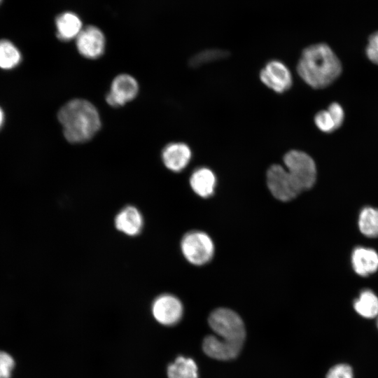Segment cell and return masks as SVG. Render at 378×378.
<instances>
[{
	"mask_svg": "<svg viewBox=\"0 0 378 378\" xmlns=\"http://www.w3.org/2000/svg\"><path fill=\"white\" fill-rule=\"evenodd\" d=\"M297 71L307 84L319 89L327 87L340 76L342 66L328 45L317 43L302 51Z\"/></svg>",
	"mask_w": 378,
	"mask_h": 378,
	"instance_id": "cell-1",
	"label": "cell"
},
{
	"mask_svg": "<svg viewBox=\"0 0 378 378\" xmlns=\"http://www.w3.org/2000/svg\"><path fill=\"white\" fill-rule=\"evenodd\" d=\"M57 117L65 139L73 144L89 141L101 127L97 108L83 99H74L66 102L60 108Z\"/></svg>",
	"mask_w": 378,
	"mask_h": 378,
	"instance_id": "cell-2",
	"label": "cell"
},
{
	"mask_svg": "<svg viewBox=\"0 0 378 378\" xmlns=\"http://www.w3.org/2000/svg\"><path fill=\"white\" fill-rule=\"evenodd\" d=\"M284 162L300 192L314 186L316 180V167L308 154L301 150H291L284 156Z\"/></svg>",
	"mask_w": 378,
	"mask_h": 378,
	"instance_id": "cell-3",
	"label": "cell"
},
{
	"mask_svg": "<svg viewBox=\"0 0 378 378\" xmlns=\"http://www.w3.org/2000/svg\"><path fill=\"white\" fill-rule=\"evenodd\" d=\"M209 324L218 337L243 344L246 335L244 325L234 311L226 308L214 310L209 317Z\"/></svg>",
	"mask_w": 378,
	"mask_h": 378,
	"instance_id": "cell-4",
	"label": "cell"
},
{
	"mask_svg": "<svg viewBox=\"0 0 378 378\" xmlns=\"http://www.w3.org/2000/svg\"><path fill=\"white\" fill-rule=\"evenodd\" d=\"M181 248L186 260L196 265L209 262L214 252L211 238L206 233L198 231L187 233L182 239Z\"/></svg>",
	"mask_w": 378,
	"mask_h": 378,
	"instance_id": "cell-5",
	"label": "cell"
},
{
	"mask_svg": "<svg viewBox=\"0 0 378 378\" xmlns=\"http://www.w3.org/2000/svg\"><path fill=\"white\" fill-rule=\"evenodd\" d=\"M267 184L273 196L283 202L291 200L300 193L286 169L280 164H272L267 169Z\"/></svg>",
	"mask_w": 378,
	"mask_h": 378,
	"instance_id": "cell-6",
	"label": "cell"
},
{
	"mask_svg": "<svg viewBox=\"0 0 378 378\" xmlns=\"http://www.w3.org/2000/svg\"><path fill=\"white\" fill-rule=\"evenodd\" d=\"M139 92L136 80L127 74H119L113 80L106 101L113 107H119L134 99Z\"/></svg>",
	"mask_w": 378,
	"mask_h": 378,
	"instance_id": "cell-7",
	"label": "cell"
},
{
	"mask_svg": "<svg viewBox=\"0 0 378 378\" xmlns=\"http://www.w3.org/2000/svg\"><path fill=\"white\" fill-rule=\"evenodd\" d=\"M151 312L158 323L164 326H172L181 320L183 315V305L174 295L163 294L154 300Z\"/></svg>",
	"mask_w": 378,
	"mask_h": 378,
	"instance_id": "cell-8",
	"label": "cell"
},
{
	"mask_svg": "<svg viewBox=\"0 0 378 378\" xmlns=\"http://www.w3.org/2000/svg\"><path fill=\"white\" fill-rule=\"evenodd\" d=\"M260 78L267 88L277 93L287 91L293 79L288 67L279 60H271L260 72Z\"/></svg>",
	"mask_w": 378,
	"mask_h": 378,
	"instance_id": "cell-9",
	"label": "cell"
},
{
	"mask_svg": "<svg viewBox=\"0 0 378 378\" xmlns=\"http://www.w3.org/2000/svg\"><path fill=\"white\" fill-rule=\"evenodd\" d=\"M79 53L88 59H97L105 49V37L102 31L94 26L83 28L76 38Z\"/></svg>",
	"mask_w": 378,
	"mask_h": 378,
	"instance_id": "cell-10",
	"label": "cell"
},
{
	"mask_svg": "<svg viewBox=\"0 0 378 378\" xmlns=\"http://www.w3.org/2000/svg\"><path fill=\"white\" fill-rule=\"evenodd\" d=\"M242 345L222 340L215 335H208L204 339L202 348L209 357L227 360L235 358L241 351Z\"/></svg>",
	"mask_w": 378,
	"mask_h": 378,
	"instance_id": "cell-11",
	"label": "cell"
},
{
	"mask_svg": "<svg viewBox=\"0 0 378 378\" xmlns=\"http://www.w3.org/2000/svg\"><path fill=\"white\" fill-rule=\"evenodd\" d=\"M192 152L189 146L181 142L167 144L162 152L164 166L175 172L182 171L190 161Z\"/></svg>",
	"mask_w": 378,
	"mask_h": 378,
	"instance_id": "cell-12",
	"label": "cell"
},
{
	"mask_svg": "<svg viewBox=\"0 0 378 378\" xmlns=\"http://www.w3.org/2000/svg\"><path fill=\"white\" fill-rule=\"evenodd\" d=\"M115 226L118 230L128 236L139 234L144 226L143 216L139 210L133 206L122 209L115 218Z\"/></svg>",
	"mask_w": 378,
	"mask_h": 378,
	"instance_id": "cell-13",
	"label": "cell"
},
{
	"mask_svg": "<svg viewBox=\"0 0 378 378\" xmlns=\"http://www.w3.org/2000/svg\"><path fill=\"white\" fill-rule=\"evenodd\" d=\"M351 265L360 276L372 274L378 270V253L372 248L357 247L351 254Z\"/></svg>",
	"mask_w": 378,
	"mask_h": 378,
	"instance_id": "cell-14",
	"label": "cell"
},
{
	"mask_svg": "<svg viewBox=\"0 0 378 378\" xmlns=\"http://www.w3.org/2000/svg\"><path fill=\"white\" fill-rule=\"evenodd\" d=\"M55 26L57 36L63 41L76 38L83 29L80 19L72 12H65L59 15L55 20Z\"/></svg>",
	"mask_w": 378,
	"mask_h": 378,
	"instance_id": "cell-15",
	"label": "cell"
},
{
	"mask_svg": "<svg viewBox=\"0 0 378 378\" xmlns=\"http://www.w3.org/2000/svg\"><path fill=\"white\" fill-rule=\"evenodd\" d=\"M216 183L215 174L206 167L197 169L192 172L190 178L192 190L202 197L211 196L214 193Z\"/></svg>",
	"mask_w": 378,
	"mask_h": 378,
	"instance_id": "cell-16",
	"label": "cell"
},
{
	"mask_svg": "<svg viewBox=\"0 0 378 378\" xmlns=\"http://www.w3.org/2000/svg\"><path fill=\"white\" fill-rule=\"evenodd\" d=\"M356 312L365 318H374L378 316V297L370 290H363L354 302Z\"/></svg>",
	"mask_w": 378,
	"mask_h": 378,
	"instance_id": "cell-17",
	"label": "cell"
},
{
	"mask_svg": "<svg viewBox=\"0 0 378 378\" xmlns=\"http://www.w3.org/2000/svg\"><path fill=\"white\" fill-rule=\"evenodd\" d=\"M168 378H198L195 362L190 358L178 356L167 368Z\"/></svg>",
	"mask_w": 378,
	"mask_h": 378,
	"instance_id": "cell-18",
	"label": "cell"
},
{
	"mask_svg": "<svg viewBox=\"0 0 378 378\" xmlns=\"http://www.w3.org/2000/svg\"><path fill=\"white\" fill-rule=\"evenodd\" d=\"M22 61L19 49L7 39L0 40V68L10 70L17 67Z\"/></svg>",
	"mask_w": 378,
	"mask_h": 378,
	"instance_id": "cell-19",
	"label": "cell"
},
{
	"mask_svg": "<svg viewBox=\"0 0 378 378\" xmlns=\"http://www.w3.org/2000/svg\"><path fill=\"white\" fill-rule=\"evenodd\" d=\"M358 228L368 237H378V209L368 206L363 209L358 216Z\"/></svg>",
	"mask_w": 378,
	"mask_h": 378,
	"instance_id": "cell-20",
	"label": "cell"
},
{
	"mask_svg": "<svg viewBox=\"0 0 378 378\" xmlns=\"http://www.w3.org/2000/svg\"><path fill=\"white\" fill-rule=\"evenodd\" d=\"M228 55L227 51L221 49H207L193 56L190 61V65L192 67L199 66L208 62L225 58Z\"/></svg>",
	"mask_w": 378,
	"mask_h": 378,
	"instance_id": "cell-21",
	"label": "cell"
},
{
	"mask_svg": "<svg viewBox=\"0 0 378 378\" xmlns=\"http://www.w3.org/2000/svg\"><path fill=\"white\" fill-rule=\"evenodd\" d=\"M314 122L317 127L324 132H331L337 129L335 123L328 110L321 111L317 113L314 118Z\"/></svg>",
	"mask_w": 378,
	"mask_h": 378,
	"instance_id": "cell-22",
	"label": "cell"
},
{
	"mask_svg": "<svg viewBox=\"0 0 378 378\" xmlns=\"http://www.w3.org/2000/svg\"><path fill=\"white\" fill-rule=\"evenodd\" d=\"M326 378H354V373L349 365L338 363L329 369Z\"/></svg>",
	"mask_w": 378,
	"mask_h": 378,
	"instance_id": "cell-23",
	"label": "cell"
},
{
	"mask_svg": "<svg viewBox=\"0 0 378 378\" xmlns=\"http://www.w3.org/2000/svg\"><path fill=\"white\" fill-rule=\"evenodd\" d=\"M14 367L13 358L8 353L0 351V378H10Z\"/></svg>",
	"mask_w": 378,
	"mask_h": 378,
	"instance_id": "cell-24",
	"label": "cell"
},
{
	"mask_svg": "<svg viewBox=\"0 0 378 378\" xmlns=\"http://www.w3.org/2000/svg\"><path fill=\"white\" fill-rule=\"evenodd\" d=\"M368 57L378 65V31L370 36L366 48Z\"/></svg>",
	"mask_w": 378,
	"mask_h": 378,
	"instance_id": "cell-25",
	"label": "cell"
},
{
	"mask_svg": "<svg viewBox=\"0 0 378 378\" xmlns=\"http://www.w3.org/2000/svg\"><path fill=\"white\" fill-rule=\"evenodd\" d=\"M331 115L337 128L340 127L344 121V111L341 106L337 103L331 104L328 109Z\"/></svg>",
	"mask_w": 378,
	"mask_h": 378,
	"instance_id": "cell-26",
	"label": "cell"
},
{
	"mask_svg": "<svg viewBox=\"0 0 378 378\" xmlns=\"http://www.w3.org/2000/svg\"><path fill=\"white\" fill-rule=\"evenodd\" d=\"M5 121V114L3 109L0 107V130L4 125Z\"/></svg>",
	"mask_w": 378,
	"mask_h": 378,
	"instance_id": "cell-27",
	"label": "cell"
},
{
	"mask_svg": "<svg viewBox=\"0 0 378 378\" xmlns=\"http://www.w3.org/2000/svg\"><path fill=\"white\" fill-rule=\"evenodd\" d=\"M377 328H378V319H377Z\"/></svg>",
	"mask_w": 378,
	"mask_h": 378,
	"instance_id": "cell-28",
	"label": "cell"
},
{
	"mask_svg": "<svg viewBox=\"0 0 378 378\" xmlns=\"http://www.w3.org/2000/svg\"><path fill=\"white\" fill-rule=\"evenodd\" d=\"M2 0H0V4L1 3Z\"/></svg>",
	"mask_w": 378,
	"mask_h": 378,
	"instance_id": "cell-29",
	"label": "cell"
}]
</instances>
